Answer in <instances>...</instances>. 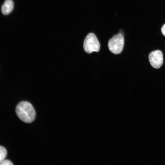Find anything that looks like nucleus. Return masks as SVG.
Returning <instances> with one entry per match:
<instances>
[{
    "label": "nucleus",
    "instance_id": "obj_1",
    "mask_svg": "<svg viewBox=\"0 0 165 165\" xmlns=\"http://www.w3.org/2000/svg\"><path fill=\"white\" fill-rule=\"evenodd\" d=\"M16 112L19 118L23 122L30 123L35 119V111L32 105L26 101L20 102L17 105Z\"/></svg>",
    "mask_w": 165,
    "mask_h": 165
},
{
    "label": "nucleus",
    "instance_id": "obj_2",
    "mask_svg": "<svg viewBox=\"0 0 165 165\" xmlns=\"http://www.w3.org/2000/svg\"><path fill=\"white\" fill-rule=\"evenodd\" d=\"M100 42L95 35L92 33L87 34L83 43V49L85 52L90 54L94 52H98L100 49Z\"/></svg>",
    "mask_w": 165,
    "mask_h": 165
},
{
    "label": "nucleus",
    "instance_id": "obj_3",
    "mask_svg": "<svg viewBox=\"0 0 165 165\" xmlns=\"http://www.w3.org/2000/svg\"><path fill=\"white\" fill-rule=\"evenodd\" d=\"M124 44V39L121 33L115 35L108 41V46L109 51L114 54H118L122 52Z\"/></svg>",
    "mask_w": 165,
    "mask_h": 165
},
{
    "label": "nucleus",
    "instance_id": "obj_4",
    "mask_svg": "<svg viewBox=\"0 0 165 165\" xmlns=\"http://www.w3.org/2000/svg\"><path fill=\"white\" fill-rule=\"evenodd\" d=\"M149 62L154 68H159L163 63V55L162 52L157 50L150 53L148 56Z\"/></svg>",
    "mask_w": 165,
    "mask_h": 165
},
{
    "label": "nucleus",
    "instance_id": "obj_5",
    "mask_svg": "<svg viewBox=\"0 0 165 165\" xmlns=\"http://www.w3.org/2000/svg\"><path fill=\"white\" fill-rule=\"evenodd\" d=\"M14 8V3L12 0H6L1 7V11L3 14L6 15L12 11Z\"/></svg>",
    "mask_w": 165,
    "mask_h": 165
},
{
    "label": "nucleus",
    "instance_id": "obj_6",
    "mask_svg": "<svg viewBox=\"0 0 165 165\" xmlns=\"http://www.w3.org/2000/svg\"><path fill=\"white\" fill-rule=\"evenodd\" d=\"M7 155V152L6 148L0 146V163L5 159Z\"/></svg>",
    "mask_w": 165,
    "mask_h": 165
},
{
    "label": "nucleus",
    "instance_id": "obj_7",
    "mask_svg": "<svg viewBox=\"0 0 165 165\" xmlns=\"http://www.w3.org/2000/svg\"><path fill=\"white\" fill-rule=\"evenodd\" d=\"M12 162L8 160H4L0 163V165H12Z\"/></svg>",
    "mask_w": 165,
    "mask_h": 165
},
{
    "label": "nucleus",
    "instance_id": "obj_8",
    "mask_svg": "<svg viewBox=\"0 0 165 165\" xmlns=\"http://www.w3.org/2000/svg\"><path fill=\"white\" fill-rule=\"evenodd\" d=\"M161 32L163 35L165 36V24L163 25L161 28Z\"/></svg>",
    "mask_w": 165,
    "mask_h": 165
}]
</instances>
